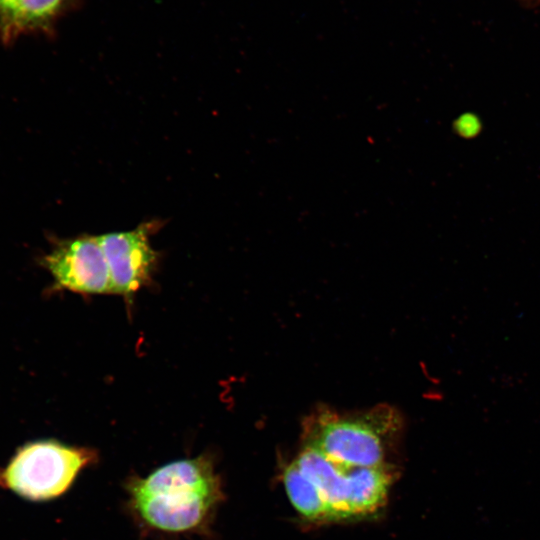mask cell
Returning <instances> with one entry per match:
<instances>
[{"label": "cell", "instance_id": "1", "mask_svg": "<svg viewBox=\"0 0 540 540\" xmlns=\"http://www.w3.org/2000/svg\"><path fill=\"white\" fill-rule=\"evenodd\" d=\"M132 505L149 526L185 532L202 525L221 500L211 459L205 455L171 462L128 485Z\"/></svg>", "mask_w": 540, "mask_h": 540}, {"label": "cell", "instance_id": "2", "mask_svg": "<svg viewBox=\"0 0 540 540\" xmlns=\"http://www.w3.org/2000/svg\"><path fill=\"white\" fill-rule=\"evenodd\" d=\"M398 423L397 414L388 407L349 417L323 413L308 422L305 447L347 466L384 465L386 447Z\"/></svg>", "mask_w": 540, "mask_h": 540}, {"label": "cell", "instance_id": "3", "mask_svg": "<svg viewBox=\"0 0 540 540\" xmlns=\"http://www.w3.org/2000/svg\"><path fill=\"white\" fill-rule=\"evenodd\" d=\"M89 448L39 440L21 446L0 467V488L30 501H47L64 494L79 472L96 460Z\"/></svg>", "mask_w": 540, "mask_h": 540}, {"label": "cell", "instance_id": "4", "mask_svg": "<svg viewBox=\"0 0 540 540\" xmlns=\"http://www.w3.org/2000/svg\"><path fill=\"white\" fill-rule=\"evenodd\" d=\"M295 463L319 488L333 520L373 514L385 503L392 483L393 474L387 464L347 466L308 447Z\"/></svg>", "mask_w": 540, "mask_h": 540}, {"label": "cell", "instance_id": "5", "mask_svg": "<svg viewBox=\"0 0 540 540\" xmlns=\"http://www.w3.org/2000/svg\"><path fill=\"white\" fill-rule=\"evenodd\" d=\"M54 288L82 294L112 293L108 264L98 237L58 242L43 258Z\"/></svg>", "mask_w": 540, "mask_h": 540}, {"label": "cell", "instance_id": "6", "mask_svg": "<svg viewBox=\"0 0 540 540\" xmlns=\"http://www.w3.org/2000/svg\"><path fill=\"white\" fill-rule=\"evenodd\" d=\"M149 237V225L98 236L109 268L112 293L130 298L150 281L157 254Z\"/></svg>", "mask_w": 540, "mask_h": 540}, {"label": "cell", "instance_id": "7", "mask_svg": "<svg viewBox=\"0 0 540 540\" xmlns=\"http://www.w3.org/2000/svg\"><path fill=\"white\" fill-rule=\"evenodd\" d=\"M70 0H0V38L50 31Z\"/></svg>", "mask_w": 540, "mask_h": 540}, {"label": "cell", "instance_id": "8", "mask_svg": "<svg viewBox=\"0 0 540 540\" xmlns=\"http://www.w3.org/2000/svg\"><path fill=\"white\" fill-rule=\"evenodd\" d=\"M288 498L301 516L309 521H332L331 510L316 484L293 461L283 472Z\"/></svg>", "mask_w": 540, "mask_h": 540}, {"label": "cell", "instance_id": "9", "mask_svg": "<svg viewBox=\"0 0 540 540\" xmlns=\"http://www.w3.org/2000/svg\"><path fill=\"white\" fill-rule=\"evenodd\" d=\"M526 9H536L540 6V0H515Z\"/></svg>", "mask_w": 540, "mask_h": 540}]
</instances>
